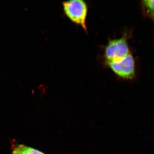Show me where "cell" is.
<instances>
[{"mask_svg": "<svg viewBox=\"0 0 154 154\" xmlns=\"http://www.w3.org/2000/svg\"><path fill=\"white\" fill-rule=\"evenodd\" d=\"M128 41L127 33H125L120 38L109 39L104 49L105 61L119 60L130 54Z\"/></svg>", "mask_w": 154, "mask_h": 154, "instance_id": "cell-2", "label": "cell"}, {"mask_svg": "<svg viewBox=\"0 0 154 154\" xmlns=\"http://www.w3.org/2000/svg\"><path fill=\"white\" fill-rule=\"evenodd\" d=\"M105 64L117 76L123 79H133L135 76V61L131 53L115 61H105Z\"/></svg>", "mask_w": 154, "mask_h": 154, "instance_id": "cell-3", "label": "cell"}, {"mask_svg": "<svg viewBox=\"0 0 154 154\" xmlns=\"http://www.w3.org/2000/svg\"><path fill=\"white\" fill-rule=\"evenodd\" d=\"M66 16L75 24L79 25L87 32L86 19L88 12L87 3L83 0H71L62 3Z\"/></svg>", "mask_w": 154, "mask_h": 154, "instance_id": "cell-1", "label": "cell"}, {"mask_svg": "<svg viewBox=\"0 0 154 154\" xmlns=\"http://www.w3.org/2000/svg\"><path fill=\"white\" fill-rule=\"evenodd\" d=\"M141 7L144 14L154 22V0L142 1Z\"/></svg>", "mask_w": 154, "mask_h": 154, "instance_id": "cell-4", "label": "cell"}, {"mask_svg": "<svg viewBox=\"0 0 154 154\" xmlns=\"http://www.w3.org/2000/svg\"><path fill=\"white\" fill-rule=\"evenodd\" d=\"M16 148L21 154H45L36 149L23 145H19Z\"/></svg>", "mask_w": 154, "mask_h": 154, "instance_id": "cell-5", "label": "cell"}, {"mask_svg": "<svg viewBox=\"0 0 154 154\" xmlns=\"http://www.w3.org/2000/svg\"><path fill=\"white\" fill-rule=\"evenodd\" d=\"M13 154H21L19 151H18V150L17 149L15 148V149H14V150H13Z\"/></svg>", "mask_w": 154, "mask_h": 154, "instance_id": "cell-6", "label": "cell"}]
</instances>
